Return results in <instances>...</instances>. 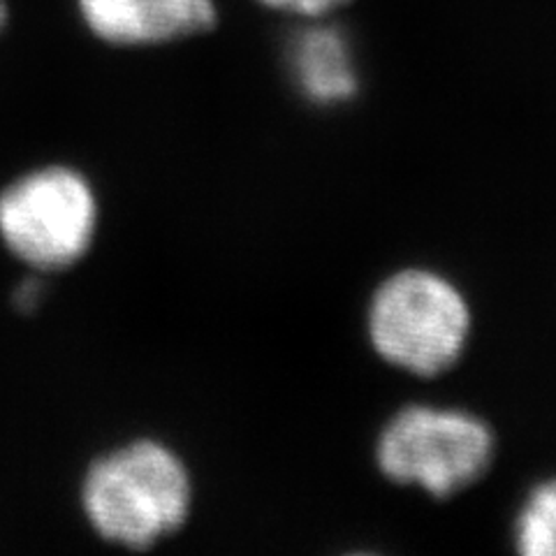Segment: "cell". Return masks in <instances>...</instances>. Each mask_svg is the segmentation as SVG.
<instances>
[{
	"label": "cell",
	"instance_id": "6da1fadb",
	"mask_svg": "<svg viewBox=\"0 0 556 556\" xmlns=\"http://www.w3.org/2000/svg\"><path fill=\"white\" fill-rule=\"evenodd\" d=\"M193 476L169 443L135 437L100 447L75 484V506L93 541L149 552L177 535L193 513Z\"/></svg>",
	"mask_w": 556,
	"mask_h": 556
},
{
	"label": "cell",
	"instance_id": "7a4b0ae2",
	"mask_svg": "<svg viewBox=\"0 0 556 556\" xmlns=\"http://www.w3.org/2000/svg\"><path fill=\"white\" fill-rule=\"evenodd\" d=\"M102 225V190L73 161L33 163L0 184V251L16 267L75 271L98 251Z\"/></svg>",
	"mask_w": 556,
	"mask_h": 556
},
{
	"label": "cell",
	"instance_id": "3957f363",
	"mask_svg": "<svg viewBox=\"0 0 556 556\" xmlns=\"http://www.w3.org/2000/svg\"><path fill=\"white\" fill-rule=\"evenodd\" d=\"M471 334V308L450 278L404 269L382 283L369 308V337L392 367L437 376L455 364Z\"/></svg>",
	"mask_w": 556,
	"mask_h": 556
},
{
	"label": "cell",
	"instance_id": "277c9868",
	"mask_svg": "<svg viewBox=\"0 0 556 556\" xmlns=\"http://www.w3.org/2000/svg\"><path fill=\"white\" fill-rule=\"evenodd\" d=\"M494 459V433L459 408L408 406L382 429L376 462L392 482L447 498L478 482Z\"/></svg>",
	"mask_w": 556,
	"mask_h": 556
},
{
	"label": "cell",
	"instance_id": "5b68a950",
	"mask_svg": "<svg viewBox=\"0 0 556 556\" xmlns=\"http://www.w3.org/2000/svg\"><path fill=\"white\" fill-rule=\"evenodd\" d=\"M75 10L91 38L114 49L172 45L218 22L214 0H75Z\"/></svg>",
	"mask_w": 556,
	"mask_h": 556
},
{
	"label": "cell",
	"instance_id": "8992f818",
	"mask_svg": "<svg viewBox=\"0 0 556 556\" xmlns=\"http://www.w3.org/2000/svg\"><path fill=\"white\" fill-rule=\"evenodd\" d=\"M292 75L300 91L318 104H337L357 93V67L351 42L327 24L308 26L290 47Z\"/></svg>",
	"mask_w": 556,
	"mask_h": 556
},
{
	"label": "cell",
	"instance_id": "52a82bcc",
	"mask_svg": "<svg viewBox=\"0 0 556 556\" xmlns=\"http://www.w3.org/2000/svg\"><path fill=\"white\" fill-rule=\"evenodd\" d=\"M515 545L525 556H556V478L538 484L515 525Z\"/></svg>",
	"mask_w": 556,
	"mask_h": 556
},
{
	"label": "cell",
	"instance_id": "ba28073f",
	"mask_svg": "<svg viewBox=\"0 0 556 556\" xmlns=\"http://www.w3.org/2000/svg\"><path fill=\"white\" fill-rule=\"evenodd\" d=\"M257 3L276 12L304 16V20H323V16L337 12L339 8L351 3V0H257Z\"/></svg>",
	"mask_w": 556,
	"mask_h": 556
},
{
	"label": "cell",
	"instance_id": "9c48e42d",
	"mask_svg": "<svg viewBox=\"0 0 556 556\" xmlns=\"http://www.w3.org/2000/svg\"><path fill=\"white\" fill-rule=\"evenodd\" d=\"M8 22H10V12H8V3H5V0H0V33H3V30H5Z\"/></svg>",
	"mask_w": 556,
	"mask_h": 556
}]
</instances>
